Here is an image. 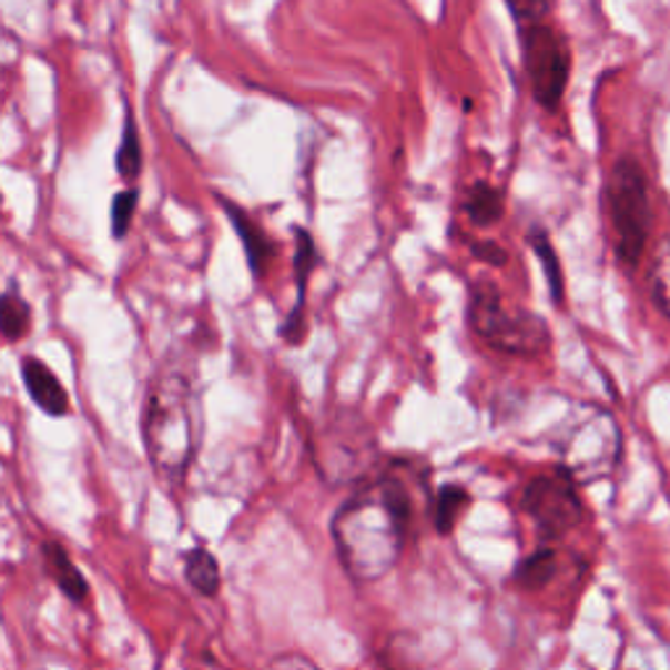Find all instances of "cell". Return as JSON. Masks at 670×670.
<instances>
[{
  "instance_id": "cell-1",
  "label": "cell",
  "mask_w": 670,
  "mask_h": 670,
  "mask_svg": "<svg viewBox=\"0 0 670 670\" xmlns=\"http://www.w3.org/2000/svg\"><path fill=\"white\" fill-rule=\"evenodd\" d=\"M419 502H425V475L417 464L396 458L335 511L331 535L348 579L373 585L388 577L409 540Z\"/></svg>"
},
{
  "instance_id": "cell-2",
  "label": "cell",
  "mask_w": 670,
  "mask_h": 670,
  "mask_svg": "<svg viewBox=\"0 0 670 670\" xmlns=\"http://www.w3.org/2000/svg\"><path fill=\"white\" fill-rule=\"evenodd\" d=\"M202 414L192 380L176 369L152 377L142 404V443L165 485H181L200 448Z\"/></svg>"
},
{
  "instance_id": "cell-3",
  "label": "cell",
  "mask_w": 670,
  "mask_h": 670,
  "mask_svg": "<svg viewBox=\"0 0 670 670\" xmlns=\"http://www.w3.org/2000/svg\"><path fill=\"white\" fill-rule=\"evenodd\" d=\"M466 319L479 341L506 356H540L550 348V327L540 315L508 307L493 281H477L469 288Z\"/></svg>"
},
{
  "instance_id": "cell-4",
  "label": "cell",
  "mask_w": 670,
  "mask_h": 670,
  "mask_svg": "<svg viewBox=\"0 0 670 670\" xmlns=\"http://www.w3.org/2000/svg\"><path fill=\"white\" fill-rule=\"evenodd\" d=\"M610 225L616 233V257L623 267H639L652 233V200L644 165L633 155L618 158L606 181Z\"/></svg>"
},
{
  "instance_id": "cell-5",
  "label": "cell",
  "mask_w": 670,
  "mask_h": 670,
  "mask_svg": "<svg viewBox=\"0 0 670 670\" xmlns=\"http://www.w3.org/2000/svg\"><path fill=\"white\" fill-rule=\"evenodd\" d=\"M521 58L537 105L545 111H558L571 79V48L556 27L529 24L519 29Z\"/></svg>"
},
{
  "instance_id": "cell-6",
  "label": "cell",
  "mask_w": 670,
  "mask_h": 670,
  "mask_svg": "<svg viewBox=\"0 0 670 670\" xmlns=\"http://www.w3.org/2000/svg\"><path fill=\"white\" fill-rule=\"evenodd\" d=\"M560 448V466L571 471V477L581 485L610 475L621 454V433L616 422L606 412H589L587 417L573 422L566 429Z\"/></svg>"
},
{
  "instance_id": "cell-7",
  "label": "cell",
  "mask_w": 670,
  "mask_h": 670,
  "mask_svg": "<svg viewBox=\"0 0 670 670\" xmlns=\"http://www.w3.org/2000/svg\"><path fill=\"white\" fill-rule=\"evenodd\" d=\"M521 508L548 542L560 540L585 521V502L577 493V479L564 466L531 479L521 493Z\"/></svg>"
},
{
  "instance_id": "cell-8",
  "label": "cell",
  "mask_w": 670,
  "mask_h": 670,
  "mask_svg": "<svg viewBox=\"0 0 670 670\" xmlns=\"http://www.w3.org/2000/svg\"><path fill=\"white\" fill-rule=\"evenodd\" d=\"M21 380H24L29 398L34 400V406H38L42 414L61 419L71 412V400L63 383L58 380L53 369H50L45 362H40L38 356H24V359H21Z\"/></svg>"
},
{
  "instance_id": "cell-9",
  "label": "cell",
  "mask_w": 670,
  "mask_h": 670,
  "mask_svg": "<svg viewBox=\"0 0 670 670\" xmlns=\"http://www.w3.org/2000/svg\"><path fill=\"white\" fill-rule=\"evenodd\" d=\"M221 205L225 210V215H229L231 225L236 229L238 238H242L246 260H250V271L257 275V278H262L275 254V244L271 242V236H267L265 229H262V225L254 221L244 207H238L236 202H229V200H221Z\"/></svg>"
},
{
  "instance_id": "cell-10",
  "label": "cell",
  "mask_w": 670,
  "mask_h": 670,
  "mask_svg": "<svg viewBox=\"0 0 670 670\" xmlns=\"http://www.w3.org/2000/svg\"><path fill=\"white\" fill-rule=\"evenodd\" d=\"M296 288H298V298H296V309L291 312V317L286 319V325H283V338L291 341V344H296L302 335L298 331L304 327V294H307V281L309 273L315 271V262H317V250L315 242H312V236L304 229H296Z\"/></svg>"
},
{
  "instance_id": "cell-11",
  "label": "cell",
  "mask_w": 670,
  "mask_h": 670,
  "mask_svg": "<svg viewBox=\"0 0 670 670\" xmlns=\"http://www.w3.org/2000/svg\"><path fill=\"white\" fill-rule=\"evenodd\" d=\"M42 556H45L48 573L53 577L55 587L61 589V592L69 597L71 602H82L87 592H90V587H87L84 573L79 571L74 560H71L69 550L58 542H48V545H42Z\"/></svg>"
},
{
  "instance_id": "cell-12",
  "label": "cell",
  "mask_w": 670,
  "mask_h": 670,
  "mask_svg": "<svg viewBox=\"0 0 670 670\" xmlns=\"http://www.w3.org/2000/svg\"><path fill=\"white\" fill-rule=\"evenodd\" d=\"M464 213L479 229H487V225L498 223L502 213H506V200H502V192L498 186L487 184V181H477V184L466 189Z\"/></svg>"
},
{
  "instance_id": "cell-13",
  "label": "cell",
  "mask_w": 670,
  "mask_h": 670,
  "mask_svg": "<svg viewBox=\"0 0 670 670\" xmlns=\"http://www.w3.org/2000/svg\"><path fill=\"white\" fill-rule=\"evenodd\" d=\"M184 577L196 595L215 597L221 592V566L207 548H192L186 552Z\"/></svg>"
},
{
  "instance_id": "cell-14",
  "label": "cell",
  "mask_w": 670,
  "mask_h": 670,
  "mask_svg": "<svg viewBox=\"0 0 670 670\" xmlns=\"http://www.w3.org/2000/svg\"><path fill=\"white\" fill-rule=\"evenodd\" d=\"M529 244H531V250H535V254L542 262V273H545V281H548L550 298L558 304V307H564L566 281H564V267H560L556 246H552L550 236L542 229L529 231Z\"/></svg>"
},
{
  "instance_id": "cell-15",
  "label": "cell",
  "mask_w": 670,
  "mask_h": 670,
  "mask_svg": "<svg viewBox=\"0 0 670 670\" xmlns=\"http://www.w3.org/2000/svg\"><path fill=\"white\" fill-rule=\"evenodd\" d=\"M142 142H140V129H136L134 115L126 113V121H123V134H121V144L119 152H115V171L119 176L126 181V184H134L142 173Z\"/></svg>"
},
{
  "instance_id": "cell-16",
  "label": "cell",
  "mask_w": 670,
  "mask_h": 670,
  "mask_svg": "<svg viewBox=\"0 0 670 670\" xmlns=\"http://www.w3.org/2000/svg\"><path fill=\"white\" fill-rule=\"evenodd\" d=\"M0 327H3V338L9 344H17L32 327V309L17 288H9L0 298Z\"/></svg>"
},
{
  "instance_id": "cell-17",
  "label": "cell",
  "mask_w": 670,
  "mask_h": 670,
  "mask_svg": "<svg viewBox=\"0 0 670 670\" xmlns=\"http://www.w3.org/2000/svg\"><path fill=\"white\" fill-rule=\"evenodd\" d=\"M556 573H558L556 550L542 548L531 552V556H527L519 566H516L514 579L519 581V587L524 589H540V587H548L550 581L556 579Z\"/></svg>"
},
{
  "instance_id": "cell-18",
  "label": "cell",
  "mask_w": 670,
  "mask_h": 670,
  "mask_svg": "<svg viewBox=\"0 0 670 670\" xmlns=\"http://www.w3.org/2000/svg\"><path fill=\"white\" fill-rule=\"evenodd\" d=\"M647 286H650L652 304L662 317L670 319V236H666L654 252L647 273Z\"/></svg>"
},
{
  "instance_id": "cell-19",
  "label": "cell",
  "mask_w": 670,
  "mask_h": 670,
  "mask_svg": "<svg viewBox=\"0 0 670 670\" xmlns=\"http://www.w3.org/2000/svg\"><path fill=\"white\" fill-rule=\"evenodd\" d=\"M471 506V495L466 487L461 485H446L438 493V500H435V529L440 535H450L456 529V524L461 521V516L469 511Z\"/></svg>"
},
{
  "instance_id": "cell-20",
  "label": "cell",
  "mask_w": 670,
  "mask_h": 670,
  "mask_svg": "<svg viewBox=\"0 0 670 670\" xmlns=\"http://www.w3.org/2000/svg\"><path fill=\"white\" fill-rule=\"evenodd\" d=\"M136 205H140V192L134 186L123 189V192L115 194L113 205H111V225H113V236L123 238L131 229V221L136 215Z\"/></svg>"
},
{
  "instance_id": "cell-21",
  "label": "cell",
  "mask_w": 670,
  "mask_h": 670,
  "mask_svg": "<svg viewBox=\"0 0 670 670\" xmlns=\"http://www.w3.org/2000/svg\"><path fill=\"white\" fill-rule=\"evenodd\" d=\"M508 11H511V17L516 19V24L529 27V24H542V21H548L552 6H556V0H506Z\"/></svg>"
},
{
  "instance_id": "cell-22",
  "label": "cell",
  "mask_w": 670,
  "mask_h": 670,
  "mask_svg": "<svg viewBox=\"0 0 670 670\" xmlns=\"http://www.w3.org/2000/svg\"><path fill=\"white\" fill-rule=\"evenodd\" d=\"M262 670H323V668H319L317 662H312L307 654L283 652V654H275V658Z\"/></svg>"
},
{
  "instance_id": "cell-23",
  "label": "cell",
  "mask_w": 670,
  "mask_h": 670,
  "mask_svg": "<svg viewBox=\"0 0 670 670\" xmlns=\"http://www.w3.org/2000/svg\"><path fill=\"white\" fill-rule=\"evenodd\" d=\"M471 252H475V257H479L493 267H502L508 262V252L495 242H477L475 246H471Z\"/></svg>"
}]
</instances>
